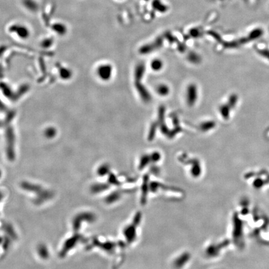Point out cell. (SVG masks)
<instances>
[{"mask_svg": "<svg viewBox=\"0 0 269 269\" xmlns=\"http://www.w3.org/2000/svg\"><path fill=\"white\" fill-rule=\"evenodd\" d=\"M113 72L112 67L109 64H102L97 68L96 73L102 81H107L111 78Z\"/></svg>", "mask_w": 269, "mask_h": 269, "instance_id": "obj_1", "label": "cell"}, {"mask_svg": "<svg viewBox=\"0 0 269 269\" xmlns=\"http://www.w3.org/2000/svg\"><path fill=\"white\" fill-rule=\"evenodd\" d=\"M191 256L188 252H185L182 253L179 256H178L173 261V267L176 269H180L183 268L190 260Z\"/></svg>", "mask_w": 269, "mask_h": 269, "instance_id": "obj_2", "label": "cell"}, {"mask_svg": "<svg viewBox=\"0 0 269 269\" xmlns=\"http://www.w3.org/2000/svg\"><path fill=\"white\" fill-rule=\"evenodd\" d=\"M123 235L126 241L128 242H132L135 240L137 236V226L133 223L126 226L123 229Z\"/></svg>", "mask_w": 269, "mask_h": 269, "instance_id": "obj_3", "label": "cell"}, {"mask_svg": "<svg viewBox=\"0 0 269 269\" xmlns=\"http://www.w3.org/2000/svg\"><path fill=\"white\" fill-rule=\"evenodd\" d=\"M187 102L189 106H193L197 98V87L194 84H190L187 89Z\"/></svg>", "mask_w": 269, "mask_h": 269, "instance_id": "obj_4", "label": "cell"}, {"mask_svg": "<svg viewBox=\"0 0 269 269\" xmlns=\"http://www.w3.org/2000/svg\"><path fill=\"white\" fill-rule=\"evenodd\" d=\"M157 93L161 96H166L169 93L170 90L169 87L165 84H160L158 86L156 89Z\"/></svg>", "mask_w": 269, "mask_h": 269, "instance_id": "obj_5", "label": "cell"}, {"mask_svg": "<svg viewBox=\"0 0 269 269\" xmlns=\"http://www.w3.org/2000/svg\"><path fill=\"white\" fill-rule=\"evenodd\" d=\"M121 194L120 193H118V192H114L113 193H112L109 196L107 197V201L108 203H112V202H116L118 200V199L120 198Z\"/></svg>", "mask_w": 269, "mask_h": 269, "instance_id": "obj_6", "label": "cell"}, {"mask_svg": "<svg viewBox=\"0 0 269 269\" xmlns=\"http://www.w3.org/2000/svg\"><path fill=\"white\" fill-rule=\"evenodd\" d=\"M151 67L154 71H159L163 67V63L160 60L155 59L152 62Z\"/></svg>", "mask_w": 269, "mask_h": 269, "instance_id": "obj_7", "label": "cell"}, {"mask_svg": "<svg viewBox=\"0 0 269 269\" xmlns=\"http://www.w3.org/2000/svg\"><path fill=\"white\" fill-rule=\"evenodd\" d=\"M56 134V129L53 128L49 127L48 129H46L44 132V135L47 138H54Z\"/></svg>", "mask_w": 269, "mask_h": 269, "instance_id": "obj_8", "label": "cell"}, {"mask_svg": "<svg viewBox=\"0 0 269 269\" xmlns=\"http://www.w3.org/2000/svg\"><path fill=\"white\" fill-rule=\"evenodd\" d=\"M152 161L151 160V158H150V156H144L141 158V161L140 163V169H143L144 167H145L148 164V163H149V161Z\"/></svg>", "mask_w": 269, "mask_h": 269, "instance_id": "obj_9", "label": "cell"}, {"mask_svg": "<svg viewBox=\"0 0 269 269\" xmlns=\"http://www.w3.org/2000/svg\"><path fill=\"white\" fill-rule=\"evenodd\" d=\"M108 171V167L107 165H102L98 169V174L100 176H104Z\"/></svg>", "mask_w": 269, "mask_h": 269, "instance_id": "obj_10", "label": "cell"}, {"mask_svg": "<svg viewBox=\"0 0 269 269\" xmlns=\"http://www.w3.org/2000/svg\"><path fill=\"white\" fill-rule=\"evenodd\" d=\"M150 158H151V160L152 161H158L160 159V154L158 153H154L153 154H152L151 156H150Z\"/></svg>", "mask_w": 269, "mask_h": 269, "instance_id": "obj_11", "label": "cell"}, {"mask_svg": "<svg viewBox=\"0 0 269 269\" xmlns=\"http://www.w3.org/2000/svg\"><path fill=\"white\" fill-rule=\"evenodd\" d=\"M1 176H2V173H1V170H0V178H1Z\"/></svg>", "mask_w": 269, "mask_h": 269, "instance_id": "obj_12", "label": "cell"}]
</instances>
